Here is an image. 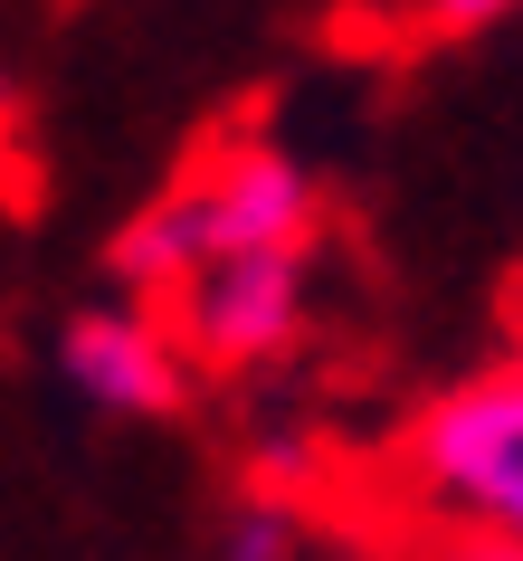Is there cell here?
I'll return each mask as SVG.
<instances>
[{"instance_id": "cell-4", "label": "cell", "mask_w": 523, "mask_h": 561, "mask_svg": "<svg viewBox=\"0 0 523 561\" xmlns=\"http://www.w3.org/2000/svg\"><path fill=\"white\" fill-rule=\"evenodd\" d=\"M58 371L67 390L105 419H172L191 400V353H181V333L162 305H134V296H105L87 314H67L58 333Z\"/></svg>"}, {"instance_id": "cell-3", "label": "cell", "mask_w": 523, "mask_h": 561, "mask_svg": "<svg viewBox=\"0 0 523 561\" xmlns=\"http://www.w3.org/2000/svg\"><path fill=\"white\" fill-rule=\"evenodd\" d=\"M162 314H172L191 371H266L305 343L315 276H305V257H229L209 276H191Z\"/></svg>"}, {"instance_id": "cell-8", "label": "cell", "mask_w": 523, "mask_h": 561, "mask_svg": "<svg viewBox=\"0 0 523 561\" xmlns=\"http://www.w3.org/2000/svg\"><path fill=\"white\" fill-rule=\"evenodd\" d=\"M504 362H514V371H523V296H514V343H504Z\"/></svg>"}, {"instance_id": "cell-1", "label": "cell", "mask_w": 523, "mask_h": 561, "mask_svg": "<svg viewBox=\"0 0 523 561\" xmlns=\"http://www.w3.org/2000/svg\"><path fill=\"white\" fill-rule=\"evenodd\" d=\"M315 219H323V191L276 134H219L115 229L105 266H115V296L172 305L191 276L229 257H305Z\"/></svg>"}, {"instance_id": "cell-2", "label": "cell", "mask_w": 523, "mask_h": 561, "mask_svg": "<svg viewBox=\"0 0 523 561\" xmlns=\"http://www.w3.org/2000/svg\"><path fill=\"white\" fill-rule=\"evenodd\" d=\"M372 485L390 504V524L523 552V371L486 362V371L429 390L372 447Z\"/></svg>"}, {"instance_id": "cell-5", "label": "cell", "mask_w": 523, "mask_h": 561, "mask_svg": "<svg viewBox=\"0 0 523 561\" xmlns=\"http://www.w3.org/2000/svg\"><path fill=\"white\" fill-rule=\"evenodd\" d=\"M305 504H276V495H248L229 533H219V561H305Z\"/></svg>"}, {"instance_id": "cell-7", "label": "cell", "mask_w": 523, "mask_h": 561, "mask_svg": "<svg viewBox=\"0 0 523 561\" xmlns=\"http://www.w3.org/2000/svg\"><path fill=\"white\" fill-rule=\"evenodd\" d=\"M380 561H523L504 542H466V533H419V524H390V552Z\"/></svg>"}, {"instance_id": "cell-6", "label": "cell", "mask_w": 523, "mask_h": 561, "mask_svg": "<svg viewBox=\"0 0 523 561\" xmlns=\"http://www.w3.org/2000/svg\"><path fill=\"white\" fill-rule=\"evenodd\" d=\"M400 10H409L419 38H476V30H494V20H514L523 0H400Z\"/></svg>"}]
</instances>
